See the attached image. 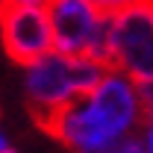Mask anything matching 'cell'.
<instances>
[{
	"label": "cell",
	"mask_w": 153,
	"mask_h": 153,
	"mask_svg": "<svg viewBox=\"0 0 153 153\" xmlns=\"http://www.w3.org/2000/svg\"><path fill=\"white\" fill-rule=\"evenodd\" d=\"M138 97H141V106L153 112V79H144V82H138Z\"/></svg>",
	"instance_id": "obj_8"
},
{
	"label": "cell",
	"mask_w": 153,
	"mask_h": 153,
	"mask_svg": "<svg viewBox=\"0 0 153 153\" xmlns=\"http://www.w3.org/2000/svg\"><path fill=\"white\" fill-rule=\"evenodd\" d=\"M0 33H3L6 56L24 68L53 53L56 47L50 15L41 6H21L15 0H3L0 3Z\"/></svg>",
	"instance_id": "obj_3"
},
{
	"label": "cell",
	"mask_w": 153,
	"mask_h": 153,
	"mask_svg": "<svg viewBox=\"0 0 153 153\" xmlns=\"http://www.w3.org/2000/svg\"><path fill=\"white\" fill-rule=\"evenodd\" d=\"M144 144H147V153H153V112H147L144 118Z\"/></svg>",
	"instance_id": "obj_9"
},
{
	"label": "cell",
	"mask_w": 153,
	"mask_h": 153,
	"mask_svg": "<svg viewBox=\"0 0 153 153\" xmlns=\"http://www.w3.org/2000/svg\"><path fill=\"white\" fill-rule=\"evenodd\" d=\"M0 153H18V150H15V147H9V141L3 138V141H0Z\"/></svg>",
	"instance_id": "obj_11"
},
{
	"label": "cell",
	"mask_w": 153,
	"mask_h": 153,
	"mask_svg": "<svg viewBox=\"0 0 153 153\" xmlns=\"http://www.w3.org/2000/svg\"><path fill=\"white\" fill-rule=\"evenodd\" d=\"M47 15L53 24L56 50L68 53V56H85L97 30L109 18L100 12L94 0H50Z\"/></svg>",
	"instance_id": "obj_5"
},
{
	"label": "cell",
	"mask_w": 153,
	"mask_h": 153,
	"mask_svg": "<svg viewBox=\"0 0 153 153\" xmlns=\"http://www.w3.org/2000/svg\"><path fill=\"white\" fill-rule=\"evenodd\" d=\"M15 3H21V6H41V9H47V3H50V0H15Z\"/></svg>",
	"instance_id": "obj_10"
},
{
	"label": "cell",
	"mask_w": 153,
	"mask_h": 153,
	"mask_svg": "<svg viewBox=\"0 0 153 153\" xmlns=\"http://www.w3.org/2000/svg\"><path fill=\"white\" fill-rule=\"evenodd\" d=\"M141 109L144 106L138 85H133L124 74L109 71L91 94L74 100L53 115L36 118V124L74 153H94L133 133Z\"/></svg>",
	"instance_id": "obj_1"
},
{
	"label": "cell",
	"mask_w": 153,
	"mask_h": 153,
	"mask_svg": "<svg viewBox=\"0 0 153 153\" xmlns=\"http://www.w3.org/2000/svg\"><path fill=\"white\" fill-rule=\"evenodd\" d=\"M94 3L100 6L103 15H115V12H124V9H130V6L141 3V0H94Z\"/></svg>",
	"instance_id": "obj_7"
},
{
	"label": "cell",
	"mask_w": 153,
	"mask_h": 153,
	"mask_svg": "<svg viewBox=\"0 0 153 153\" xmlns=\"http://www.w3.org/2000/svg\"><path fill=\"white\" fill-rule=\"evenodd\" d=\"M24 85H27V97L33 106V118H44V115H53L71 106L74 100H79L74 79V56L62 50L41 56L38 62L27 65Z\"/></svg>",
	"instance_id": "obj_4"
},
{
	"label": "cell",
	"mask_w": 153,
	"mask_h": 153,
	"mask_svg": "<svg viewBox=\"0 0 153 153\" xmlns=\"http://www.w3.org/2000/svg\"><path fill=\"white\" fill-rule=\"evenodd\" d=\"M112 71H124L135 82L153 79V0H141L109 15Z\"/></svg>",
	"instance_id": "obj_2"
},
{
	"label": "cell",
	"mask_w": 153,
	"mask_h": 153,
	"mask_svg": "<svg viewBox=\"0 0 153 153\" xmlns=\"http://www.w3.org/2000/svg\"><path fill=\"white\" fill-rule=\"evenodd\" d=\"M94 153H147V144L141 138H135V135H124L121 141H115V144L103 147V150H94Z\"/></svg>",
	"instance_id": "obj_6"
}]
</instances>
